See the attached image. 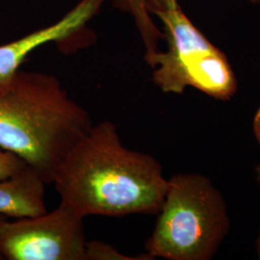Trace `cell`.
<instances>
[{"label":"cell","mask_w":260,"mask_h":260,"mask_svg":"<svg viewBox=\"0 0 260 260\" xmlns=\"http://www.w3.org/2000/svg\"><path fill=\"white\" fill-rule=\"evenodd\" d=\"M53 183L61 204L84 218L158 213L168 189L157 160L124 147L108 121L92 125L59 168Z\"/></svg>","instance_id":"cell-1"},{"label":"cell","mask_w":260,"mask_h":260,"mask_svg":"<svg viewBox=\"0 0 260 260\" xmlns=\"http://www.w3.org/2000/svg\"><path fill=\"white\" fill-rule=\"evenodd\" d=\"M92 125L89 113L52 75L19 70L0 93V147L34 168L47 184Z\"/></svg>","instance_id":"cell-2"},{"label":"cell","mask_w":260,"mask_h":260,"mask_svg":"<svg viewBox=\"0 0 260 260\" xmlns=\"http://www.w3.org/2000/svg\"><path fill=\"white\" fill-rule=\"evenodd\" d=\"M146 250L150 257L211 259L231 228L226 204L208 177L178 174L167 193Z\"/></svg>","instance_id":"cell-3"},{"label":"cell","mask_w":260,"mask_h":260,"mask_svg":"<svg viewBox=\"0 0 260 260\" xmlns=\"http://www.w3.org/2000/svg\"><path fill=\"white\" fill-rule=\"evenodd\" d=\"M154 14L163 22L168 44L166 51L158 50L147 60L158 88L180 94L194 87L216 100L230 101L237 81L223 52L196 27L178 3Z\"/></svg>","instance_id":"cell-4"},{"label":"cell","mask_w":260,"mask_h":260,"mask_svg":"<svg viewBox=\"0 0 260 260\" xmlns=\"http://www.w3.org/2000/svg\"><path fill=\"white\" fill-rule=\"evenodd\" d=\"M84 217L60 205L36 217L0 224V252L9 260H86Z\"/></svg>","instance_id":"cell-5"},{"label":"cell","mask_w":260,"mask_h":260,"mask_svg":"<svg viewBox=\"0 0 260 260\" xmlns=\"http://www.w3.org/2000/svg\"><path fill=\"white\" fill-rule=\"evenodd\" d=\"M103 2V0H81L54 24L0 46V93L7 87L22 62L33 50L47 43L72 37L93 18Z\"/></svg>","instance_id":"cell-6"},{"label":"cell","mask_w":260,"mask_h":260,"mask_svg":"<svg viewBox=\"0 0 260 260\" xmlns=\"http://www.w3.org/2000/svg\"><path fill=\"white\" fill-rule=\"evenodd\" d=\"M46 184L27 163L13 176L0 179V214L23 219L47 213Z\"/></svg>","instance_id":"cell-7"},{"label":"cell","mask_w":260,"mask_h":260,"mask_svg":"<svg viewBox=\"0 0 260 260\" xmlns=\"http://www.w3.org/2000/svg\"><path fill=\"white\" fill-rule=\"evenodd\" d=\"M148 253L141 256H129L121 253L111 245L101 241H88L86 245V260H150Z\"/></svg>","instance_id":"cell-8"},{"label":"cell","mask_w":260,"mask_h":260,"mask_svg":"<svg viewBox=\"0 0 260 260\" xmlns=\"http://www.w3.org/2000/svg\"><path fill=\"white\" fill-rule=\"evenodd\" d=\"M25 164L18 155L0 147V179L13 176L24 167Z\"/></svg>","instance_id":"cell-9"},{"label":"cell","mask_w":260,"mask_h":260,"mask_svg":"<svg viewBox=\"0 0 260 260\" xmlns=\"http://www.w3.org/2000/svg\"><path fill=\"white\" fill-rule=\"evenodd\" d=\"M125 8L135 19L138 26H145L151 20L149 7L146 0H121Z\"/></svg>","instance_id":"cell-10"},{"label":"cell","mask_w":260,"mask_h":260,"mask_svg":"<svg viewBox=\"0 0 260 260\" xmlns=\"http://www.w3.org/2000/svg\"><path fill=\"white\" fill-rule=\"evenodd\" d=\"M150 13H155L158 10L165 9L177 3V0H146Z\"/></svg>","instance_id":"cell-11"},{"label":"cell","mask_w":260,"mask_h":260,"mask_svg":"<svg viewBox=\"0 0 260 260\" xmlns=\"http://www.w3.org/2000/svg\"><path fill=\"white\" fill-rule=\"evenodd\" d=\"M253 131H254V135L257 139V142L260 145V108L256 112L254 119H253Z\"/></svg>","instance_id":"cell-12"},{"label":"cell","mask_w":260,"mask_h":260,"mask_svg":"<svg viewBox=\"0 0 260 260\" xmlns=\"http://www.w3.org/2000/svg\"><path fill=\"white\" fill-rule=\"evenodd\" d=\"M256 251H257L258 258L260 259V231L259 234H258V236H257V239H256Z\"/></svg>","instance_id":"cell-13"},{"label":"cell","mask_w":260,"mask_h":260,"mask_svg":"<svg viewBox=\"0 0 260 260\" xmlns=\"http://www.w3.org/2000/svg\"><path fill=\"white\" fill-rule=\"evenodd\" d=\"M255 174H256V179H257V181L260 184V164L255 169Z\"/></svg>","instance_id":"cell-14"},{"label":"cell","mask_w":260,"mask_h":260,"mask_svg":"<svg viewBox=\"0 0 260 260\" xmlns=\"http://www.w3.org/2000/svg\"><path fill=\"white\" fill-rule=\"evenodd\" d=\"M250 1L252 4H255V5H260V0H248Z\"/></svg>","instance_id":"cell-15"},{"label":"cell","mask_w":260,"mask_h":260,"mask_svg":"<svg viewBox=\"0 0 260 260\" xmlns=\"http://www.w3.org/2000/svg\"><path fill=\"white\" fill-rule=\"evenodd\" d=\"M5 221H6L5 216H3V215H1V214H0V224L3 223V222H5Z\"/></svg>","instance_id":"cell-16"},{"label":"cell","mask_w":260,"mask_h":260,"mask_svg":"<svg viewBox=\"0 0 260 260\" xmlns=\"http://www.w3.org/2000/svg\"><path fill=\"white\" fill-rule=\"evenodd\" d=\"M4 259V257H3V255L1 254V252H0V260Z\"/></svg>","instance_id":"cell-17"}]
</instances>
